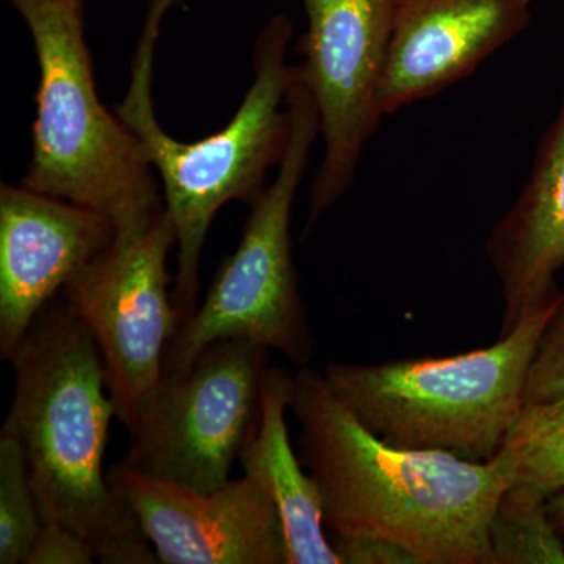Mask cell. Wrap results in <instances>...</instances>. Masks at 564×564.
I'll list each match as a JSON object with an SVG mask.
<instances>
[{
	"mask_svg": "<svg viewBox=\"0 0 564 564\" xmlns=\"http://www.w3.org/2000/svg\"><path fill=\"white\" fill-rule=\"evenodd\" d=\"M307 29L296 76L313 95L325 155L304 236L350 191L364 147L380 126V88L388 55V0H302Z\"/></svg>",
	"mask_w": 564,
	"mask_h": 564,
	"instance_id": "obj_9",
	"label": "cell"
},
{
	"mask_svg": "<svg viewBox=\"0 0 564 564\" xmlns=\"http://www.w3.org/2000/svg\"><path fill=\"white\" fill-rule=\"evenodd\" d=\"M391 32L380 110L440 95L525 31L530 0H388Z\"/></svg>",
	"mask_w": 564,
	"mask_h": 564,
	"instance_id": "obj_12",
	"label": "cell"
},
{
	"mask_svg": "<svg viewBox=\"0 0 564 564\" xmlns=\"http://www.w3.org/2000/svg\"><path fill=\"white\" fill-rule=\"evenodd\" d=\"M43 524L24 452L0 432V564H25Z\"/></svg>",
	"mask_w": 564,
	"mask_h": 564,
	"instance_id": "obj_17",
	"label": "cell"
},
{
	"mask_svg": "<svg viewBox=\"0 0 564 564\" xmlns=\"http://www.w3.org/2000/svg\"><path fill=\"white\" fill-rule=\"evenodd\" d=\"M340 564H417L400 545L372 536H340L332 541Z\"/></svg>",
	"mask_w": 564,
	"mask_h": 564,
	"instance_id": "obj_20",
	"label": "cell"
},
{
	"mask_svg": "<svg viewBox=\"0 0 564 564\" xmlns=\"http://www.w3.org/2000/svg\"><path fill=\"white\" fill-rule=\"evenodd\" d=\"M293 377L270 366L263 378L261 417L240 454L243 475L272 497L284 525L289 564H340L325 534L321 491L293 452L285 411Z\"/></svg>",
	"mask_w": 564,
	"mask_h": 564,
	"instance_id": "obj_14",
	"label": "cell"
},
{
	"mask_svg": "<svg viewBox=\"0 0 564 564\" xmlns=\"http://www.w3.org/2000/svg\"><path fill=\"white\" fill-rule=\"evenodd\" d=\"M560 296L530 307L491 347L445 358L332 362L323 377L386 443L491 462L524 410L530 364Z\"/></svg>",
	"mask_w": 564,
	"mask_h": 564,
	"instance_id": "obj_5",
	"label": "cell"
},
{
	"mask_svg": "<svg viewBox=\"0 0 564 564\" xmlns=\"http://www.w3.org/2000/svg\"><path fill=\"white\" fill-rule=\"evenodd\" d=\"M508 488L547 500L564 489V404L524 408L499 454Z\"/></svg>",
	"mask_w": 564,
	"mask_h": 564,
	"instance_id": "obj_15",
	"label": "cell"
},
{
	"mask_svg": "<svg viewBox=\"0 0 564 564\" xmlns=\"http://www.w3.org/2000/svg\"><path fill=\"white\" fill-rule=\"evenodd\" d=\"M269 351L220 340L184 372L163 373L141 404L122 463L193 491L223 488L261 417Z\"/></svg>",
	"mask_w": 564,
	"mask_h": 564,
	"instance_id": "obj_7",
	"label": "cell"
},
{
	"mask_svg": "<svg viewBox=\"0 0 564 564\" xmlns=\"http://www.w3.org/2000/svg\"><path fill=\"white\" fill-rule=\"evenodd\" d=\"M180 2L151 0L117 115L139 137L161 177L163 204L177 234L173 303L185 322L198 307L199 259L215 215L229 202H258L267 172L284 159L292 132L288 91L296 68L288 62L292 22L276 14L259 33L254 79L228 126L193 143L174 140L155 120L152 77L162 22Z\"/></svg>",
	"mask_w": 564,
	"mask_h": 564,
	"instance_id": "obj_3",
	"label": "cell"
},
{
	"mask_svg": "<svg viewBox=\"0 0 564 564\" xmlns=\"http://www.w3.org/2000/svg\"><path fill=\"white\" fill-rule=\"evenodd\" d=\"M489 541L494 564H564V540L547 500L507 488L494 511Z\"/></svg>",
	"mask_w": 564,
	"mask_h": 564,
	"instance_id": "obj_16",
	"label": "cell"
},
{
	"mask_svg": "<svg viewBox=\"0 0 564 564\" xmlns=\"http://www.w3.org/2000/svg\"><path fill=\"white\" fill-rule=\"evenodd\" d=\"M288 107L292 132L276 177L252 204L239 247L221 263L206 299L166 345L162 375L184 372L209 345L231 339L276 350L299 366L313 361L291 218L321 122L313 95L299 77L289 88Z\"/></svg>",
	"mask_w": 564,
	"mask_h": 564,
	"instance_id": "obj_6",
	"label": "cell"
},
{
	"mask_svg": "<svg viewBox=\"0 0 564 564\" xmlns=\"http://www.w3.org/2000/svg\"><path fill=\"white\" fill-rule=\"evenodd\" d=\"M289 410L329 532L389 541L417 564H494L489 527L511 484L499 456L475 463L386 443L307 367L293 377Z\"/></svg>",
	"mask_w": 564,
	"mask_h": 564,
	"instance_id": "obj_1",
	"label": "cell"
},
{
	"mask_svg": "<svg viewBox=\"0 0 564 564\" xmlns=\"http://www.w3.org/2000/svg\"><path fill=\"white\" fill-rule=\"evenodd\" d=\"M547 511L564 540V489L549 497Z\"/></svg>",
	"mask_w": 564,
	"mask_h": 564,
	"instance_id": "obj_21",
	"label": "cell"
},
{
	"mask_svg": "<svg viewBox=\"0 0 564 564\" xmlns=\"http://www.w3.org/2000/svg\"><path fill=\"white\" fill-rule=\"evenodd\" d=\"M107 480L163 564H289L276 505L247 475L204 494L120 462L111 464Z\"/></svg>",
	"mask_w": 564,
	"mask_h": 564,
	"instance_id": "obj_10",
	"label": "cell"
},
{
	"mask_svg": "<svg viewBox=\"0 0 564 564\" xmlns=\"http://www.w3.org/2000/svg\"><path fill=\"white\" fill-rule=\"evenodd\" d=\"M117 228L99 212L24 187H0V358L11 361L41 311Z\"/></svg>",
	"mask_w": 564,
	"mask_h": 564,
	"instance_id": "obj_11",
	"label": "cell"
},
{
	"mask_svg": "<svg viewBox=\"0 0 564 564\" xmlns=\"http://www.w3.org/2000/svg\"><path fill=\"white\" fill-rule=\"evenodd\" d=\"M486 252L502 288L503 336L530 307L560 295L555 274L564 267V98L538 147L529 181L494 226Z\"/></svg>",
	"mask_w": 564,
	"mask_h": 564,
	"instance_id": "obj_13",
	"label": "cell"
},
{
	"mask_svg": "<svg viewBox=\"0 0 564 564\" xmlns=\"http://www.w3.org/2000/svg\"><path fill=\"white\" fill-rule=\"evenodd\" d=\"M524 403L527 408L564 404V292L534 350Z\"/></svg>",
	"mask_w": 564,
	"mask_h": 564,
	"instance_id": "obj_18",
	"label": "cell"
},
{
	"mask_svg": "<svg viewBox=\"0 0 564 564\" xmlns=\"http://www.w3.org/2000/svg\"><path fill=\"white\" fill-rule=\"evenodd\" d=\"M174 245L176 229L163 209L143 228L117 234L109 250L62 292L101 350L115 415L129 432L161 380L166 345L184 322L166 269Z\"/></svg>",
	"mask_w": 564,
	"mask_h": 564,
	"instance_id": "obj_8",
	"label": "cell"
},
{
	"mask_svg": "<svg viewBox=\"0 0 564 564\" xmlns=\"http://www.w3.org/2000/svg\"><path fill=\"white\" fill-rule=\"evenodd\" d=\"M14 399L2 433L20 443L44 521L61 522L107 564L159 556L104 470L113 403L101 350L65 299L39 314L11 358Z\"/></svg>",
	"mask_w": 564,
	"mask_h": 564,
	"instance_id": "obj_2",
	"label": "cell"
},
{
	"mask_svg": "<svg viewBox=\"0 0 564 564\" xmlns=\"http://www.w3.org/2000/svg\"><path fill=\"white\" fill-rule=\"evenodd\" d=\"M98 560L95 547L61 522L44 521L25 564H90Z\"/></svg>",
	"mask_w": 564,
	"mask_h": 564,
	"instance_id": "obj_19",
	"label": "cell"
},
{
	"mask_svg": "<svg viewBox=\"0 0 564 564\" xmlns=\"http://www.w3.org/2000/svg\"><path fill=\"white\" fill-rule=\"evenodd\" d=\"M31 32L40 65L32 159L21 185L88 207L117 234L165 209L139 137L99 99L84 0H9Z\"/></svg>",
	"mask_w": 564,
	"mask_h": 564,
	"instance_id": "obj_4",
	"label": "cell"
}]
</instances>
